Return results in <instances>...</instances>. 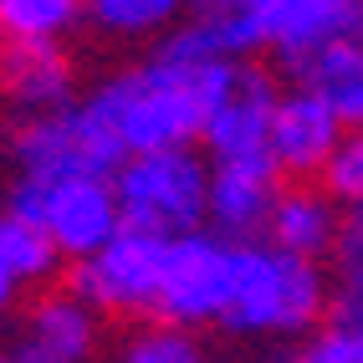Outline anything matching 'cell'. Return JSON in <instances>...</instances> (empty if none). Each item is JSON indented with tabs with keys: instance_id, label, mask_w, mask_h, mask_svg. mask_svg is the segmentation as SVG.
Returning a JSON list of instances; mask_svg holds the SVG:
<instances>
[{
	"instance_id": "cell-11",
	"label": "cell",
	"mask_w": 363,
	"mask_h": 363,
	"mask_svg": "<svg viewBox=\"0 0 363 363\" xmlns=\"http://www.w3.org/2000/svg\"><path fill=\"white\" fill-rule=\"evenodd\" d=\"M337 230H343V210L323 184H281L266 220V246L323 261L337 251Z\"/></svg>"
},
{
	"instance_id": "cell-10",
	"label": "cell",
	"mask_w": 363,
	"mask_h": 363,
	"mask_svg": "<svg viewBox=\"0 0 363 363\" xmlns=\"http://www.w3.org/2000/svg\"><path fill=\"white\" fill-rule=\"evenodd\" d=\"M281 174L272 159L256 164H210V225L225 240H256L266 235V220H272V205L281 195Z\"/></svg>"
},
{
	"instance_id": "cell-17",
	"label": "cell",
	"mask_w": 363,
	"mask_h": 363,
	"mask_svg": "<svg viewBox=\"0 0 363 363\" xmlns=\"http://www.w3.org/2000/svg\"><path fill=\"white\" fill-rule=\"evenodd\" d=\"M113 363H210V353H205V343L189 328L138 323L123 343H118Z\"/></svg>"
},
{
	"instance_id": "cell-6",
	"label": "cell",
	"mask_w": 363,
	"mask_h": 363,
	"mask_svg": "<svg viewBox=\"0 0 363 363\" xmlns=\"http://www.w3.org/2000/svg\"><path fill=\"white\" fill-rule=\"evenodd\" d=\"M230 286H235V240L210 235V230L179 235L169 246L154 323L189 328V333L205 328V323H225Z\"/></svg>"
},
{
	"instance_id": "cell-9",
	"label": "cell",
	"mask_w": 363,
	"mask_h": 363,
	"mask_svg": "<svg viewBox=\"0 0 363 363\" xmlns=\"http://www.w3.org/2000/svg\"><path fill=\"white\" fill-rule=\"evenodd\" d=\"M103 348V318L67 286L46 292L21 307V363H92Z\"/></svg>"
},
{
	"instance_id": "cell-13",
	"label": "cell",
	"mask_w": 363,
	"mask_h": 363,
	"mask_svg": "<svg viewBox=\"0 0 363 363\" xmlns=\"http://www.w3.org/2000/svg\"><path fill=\"white\" fill-rule=\"evenodd\" d=\"M286 72L297 87L318 92L348 133H363V46H333L307 62H292Z\"/></svg>"
},
{
	"instance_id": "cell-8",
	"label": "cell",
	"mask_w": 363,
	"mask_h": 363,
	"mask_svg": "<svg viewBox=\"0 0 363 363\" xmlns=\"http://www.w3.org/2000/svg\"><path fill=\"white\" fill-rule=\"evenodd\" d=\"M281 103V87L266 67L240 62V77L230 87V98L215 108L210 128H205V149L215 164H256L272 159V113Z\"/></svg>"
},
{
	"instance_id": "cell-21",
	"label": "cell",
	"mask_w": 363,
	"mask_h": 363,
	"mask_svg": "<svg viewBox=\"0 0 363 363\" xmlns=\"http://www.w3.org/2000/svg\"><path fill=\"white\" fill-rule=\"evenodd\" d=\"M337 292H363V205L343 210V230H337Z\"/></svg>"
},
{
	"instance_id": "cell-3",
	"label": "cell",
	"mask_w": 363,
	"mask_h": 363,
	"mask_svg": "<svg viewBox=\"0 0 363 363\" xmlns=\"http://www.w3.org/2000/svg\"><path fill=\"white\" fill-rule=\"evenodd\" d=\"M123 225L154 230V235H195L210 220V164L189 149H159L133 154L113 174Z\"/></svg>"
},
{
	"instance_id": "cell-12",
	"label": "cell",
	"mask_w": 363,
	"mask_h": 363,
	"mask_svg": "<svg viewBox=\"0 0 363 363\" xmlns=\"http://www.w3.org/2000/svg\"><path fill=\"white\" fill-rule=\"evenodd\" d=\"M0 92L26 118L62 113V108H72V57L62 46L6 41L0 46Z\"/></svg>"
},
{
	"instance_id": "cell-20",
	"label": "cell",
	"mask_w": 363,
	"mask_h": 363,
	"mask_svg": "<svg viewBox=\"0 0 363 363\" xmlns=\"http://www.w3.org/2000/svg\"><path fill=\"white\" fill-rule=\"evenodd\" d=\"M323 189L337 205H363V133H348L323 174Z\"/></svg>"
},
{
	"instance_id": "cell-24",
	"label": "cell",
	"mask_w": 363,
	"mask_h": 363,
	"mask_svg": "<svg viewBox=\"0 0 363 363\" xmlns=\"http://www.w3.org/2000/svg\"><path fill=\"white\" fill-rule=\"evenodd\" d=\"M0 46H6V36H0Z\"/></svg>"
},
{
	"instance_id": "cell-16",
	"label": "cell",
	"mask_w": 363,
	"mask_h": 363,
	"mask_svg": "<svg viewBox=\"0 0 363 363\" xmlns=\"http://www.w3.org/2000/svg\"><path fill=\"white\" fill-rule=\"evenodd\" d=\"M189 11V0H87V21L113 41L154 36Z\"/></svg>"
},
{
	"instance_id": "cell-23",
	"label": "cell",
	"mask_w": 363,
	"mask_h": 363,
	"mask_svg": "<svg viewBox=\"0 0 363 363\" xmlns=\"http://www.w3.org/2000/svg\"><path fill=\"white\" fill-rule=\"evenodd\" d=\"M0 363H21V358H16V353H0Z\"/></svg>"
},
{
	"instance_id": "cell-22",
	"label": "cell",
	"mask_w": 363,
	"mask_h": 363,
	"mask_svg": "<svg viewBox=\"0 0 363 363\" xmlns=\"http://www.w3.org/2000/svg\"><path fill=\"white\" fill-rule=\"evenodd\" d=\"M21 297H26V286H21L16 272H11L6 261H0V318H11V312L21 307Z\"/></svg>"
},
{
	"instance_id": "cell-1",
	"label": "cell",
	"mask_w": 363,
	"mask_h": 363,
	"mask_svg": "<svg viewBox=\"0 0 363 363\" xmlns=\"http://www.w3.org/2000/svg\"><path fill=\"white\" fill-rule=\"evenodd\" d=\"M240 77V62H174V57H149L133 72H118L92 98L108 108L118 123L128 159L133 154H159V149H189L205 138L215 108L230 98Z\"/></svg>"
},
{
	"instance_id": "cell-5",
	"label": "cell",
	"mask_w": 363,
	"mask_h": 363,
	"mask_svg": "<svg viewBox=\"0 0 363 363\" xmlns=\"http://www.w3.org/2000/svg\"><path fill=\"white\" fill-rule=\"evenodd\" d=\"M169 246H174L169 235L123 225L98 256L67 261L57 286H67L72 297H82L98 318H143V323H154Z\"/></svg>"
},
{
	"instance_id": "cell-4",
	"label": "cell",
	"mask_w": 363,
	"mask_h": 363,
	"mask_svg": "<svg viewBox=\"0 0 363 363\" xmlns=\"http://www.w3.org/2000/svg\"><path fill=\"white\" fill-rule=\"evenodd\" d=\"M6 215L31 220L57 240V251L67 261H87L98 256L108 240L123 230V210H118V189L113 179L98 174H77V179H31L16 174L6 189Z\"/></svg>"
},
{
	"instance_id": "cell-7",
	"label": "cell",
	"mask_w": 363,
	"mask_h": 363,
	"mask_svg": "<svg viewBox=\"0 0 363 363\" xmlns=\"http://www.w3.org/2000/svg\"><path fill=\"white\" fill-rule=\"evenodd\" d=\"M348 138V128L333 118V108L307 87L281 92V103L272 113V164L286 184H323L328 164L337 154V143Z\"/></svg>"
},
{
	"instance_id": "cell-2",
	"label": "cell",
	"mask_w": 363,
	"mask_h": 363,
	"mask_svg": "<svg viewBox=\"0 0 363 363\" xmlns=\"http://www.w3.org/2000/svg\"><path fill=\"white\" fill-rule=\"evenodd\" d=\"M328 318H333V286L323 277V261L277 251L266 240L235 246V286L220 328L240 337H292L312 333Z\"/></svg>"
},
{
	"instance_id": "cell-15",
	"label": "cell",
	"mask_w": 363,
	"mask_h": 363,
	"mask_svg": "<svg viewBox=\"0 0 363 363\" xmlns=\"http://www.w3.org/2000/svg\"><path fill=\"white\" fill-rule=\"evenodd\" d=\"M87 21V0H0V36L21 46H62Z\"/></svg>"
},
{
	"instance_id": "cell-19",
	"label": "cell",
	"mask_w": 363,
	"mask_h": 363,
	"mask_svg": "<svg viewBox=\"0 0 363 363\" xmlns=\"http://www.w3.org/2000/svg\"><path fill=\"white\" fill-rule=\"evenodd\" d=\"M281 363H363V333L328 323V328L312 333L297 353H286Z\"/></svg>"
},
{
	"instance_id": "cell-18",
	"label": "cell",
	"mask_w": 363,
	"mask_h": 363,
	"mask_svg": "<svg viewBox=\"0 0 363 363\" xmlns=\"http://www.w3.org/2000/svg\"><path fill=\"white\" fill-rule=\"evenodd\" d=\"M240 6H246V16L256 21V31H261V41L266 46H281L292 41L297 31H302V21L312 16L323 6V0H240Z\"/></svg>"
},
{
	"instance_id": "cell-14",
	"label": "cell",
	"mask_w": 363,
	"mask_h": 363,
	"mask_svg": "<svg viewBox=\"0 0 363 363\" xmlns=\"http://www.w3.org/2000/svg\"><path fill=\"white\" fill-rule=\"evenodd\" d=\"M0 261L16 272L21 286H57L67 272V256L57 251V240L31 220H16V215L0 210Z\"/></svg>"
}]
</instances>
